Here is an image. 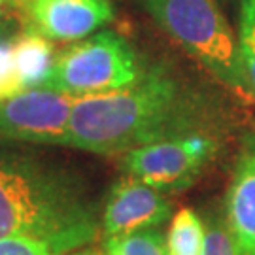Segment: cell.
Returning a JSON list of instances; mask_svg holds the SVG:
<instances>
[{
	"label": "cell",
	"instance_id": "cell-1",
	"mask_svg": "<svg viewBox=\"0 0 255 255\" xmlns=\"http://www.w3.org/2000/svg\"><path fill=\"white\" fill-rule=\"evenodd\" d=\"M191 101L164 68L146 70L118 91L78 97L64 146L101 155H123L163 138L193 132Z\"/></svg>",
	"mask_w": 255,
	"mask_h": 255
},
{
	"label": "cell",
	"instance_id": "cell-2",
	"mask_svg": "<svg viewBox=\"0 0 255 255\" xmlns=\"http://www.w3.org/2000/svg\"><path fill=\"white\" fill-rule=\"evenodd\" d=\"M97 235V208L72 174L0 149V238H38L57 255L87 246Z\"/></svg>",
	"mask_w": 255,
	"mask_h": 255
},
{
	"label": "cell",
	"instance_id": "cell-3",
	"mask_svg": "<svg viewBox=\"0 0 255 255\" xmlns=\"http://www.w3.org/2000/svg\"><path fill=\"white\" fill-rule=\"evenodd\" d=\"M142 4L155 23L219 82L246 91L238 38L216 0H142Z\"/></svg>",
	"mask_w": 255,
	"mask_h": 255
},
{
	"label": "cell",
	"instance_id": "cell-4",
	"mask_svg": "<svg viewBox=\"0 0 255 255\" xmlns=\"http://www.w3.org/2000/svg\"><path fill=\"white\" fill-rule=\"evenodd\" d=\"M144 72L125 38L114 30H101L57 53L46 87L78 99L128 87Z\"/></svg>",
	"mask_w": 255,
	"mask_h": 255
},
{
	"label": "cell",
	"instance_id": "cell-5",
	"mask_svg": "<svg viewBox=\"0 0 255 255\" xmlns=\"http://www.w3.org/2000/svg\"><path fill=\"white\" fill-rule=\"evenodd\" d=\"M218 151V142L202 132L163 138L123 153L121 168L163 193L185 191Z\"/></svg>",
	"mask_w": 255,
	"mask_h": 255
},
{
	"label": "cell",
	"instance_id": "cell-6",
	"mask_svg": "<svg viewBox=\"0 0 255 255\" xmlns=\"http://www.w3.org/2000/svg\"><path fill=\"white\" fill-rule=\"evenodd\" d=\"M76 97L38 87L0 102V138L64 146Z\"/></svg>",
	"mask_w": 255,
	"mask_h": 255
},
{
	"label": "cell",
	"instance_id": "cell-7",
	"mask_svg": "<svg viewBox=\"0 0 255 255\" xmlns=\"http://www.w3.org/2000/svg\"><path fill=\"white\" fill-rule=\"evenodd\" d=\"M27 27L51 42H80L116 17L112 0H27Z\"/></svg>",
	"mask_w": 255,
	"mask_h": 255
},
{
	"label": "cell",
	"instance_id": "cell-8",
	"mask_svg": "<svg viewBox=\"0 0 255 255\" xmlns=\"http://www.w3.org/2000/svg\"><path fill=\"white\" fill-rule=\"evenodd\" d=\"M172 216L166 195L134 176H123L112 185L102 212V231L106 237L155 229Z\"/></svg>",
	"mask_w": 255,
	"mask_h": 255
},
{
	"label": "cell",
	"instance_id": "cell-9",
	"mask_svg": "<svg viewBox=\"0 0 255 255\" xmlns=\"http://www.w3.org/2000/svg\"><path fill=\"white\" fill-rule=\"evenodd\" d=\"M235 255H255V136L238 155L225 202Z\"/></svg>",
	"mask_w": 255,
	"mask_h": 255
},
{
	"label": "cell",
	"instance_id": "cell-10",
	"mask_svg": "<svg viewBox=\"0 0 255 255\" xmlns=\"http://www.w3.org/2000/svg\"><path fill=\"white\" fill-rule=\"evenodd\" d=\"M55 57L51 40L32 28L27 27L13 38L9 47V68L19 93L46 87L53 72Z\"/></svg>",
	"mask_w": 255,
	"mask_h": 255
},
{
	"label": "cell",
	"instance_id": "cell-11",
	"mask_svg": "<svg viewBox=\"0 0 255 255\" xmlns=\"http://www.w3.org/2000/svg\"><path fill=\"white\" fill-rule=\"evenodd\" d=\"M206 225L191 208L180 210L166 235V255H204Z\"/></svg>",
	"mask_w": 255,
	"mask_h": 255
},
{
	"label": "cell",
	"instance_id": "cell-12",
	"mask_svg": "<svg viewBox=\"0 0 255 255\" xmlns=\"http://www.w3.org/2000/svg\"><path fill=\"white\" fill-rule=\"evenodd\" d=\"M237 38L244 89L255 97V0H240Z\"/></svg>",
	"mask_w": 255,
	"mask_h": 255
},
{
	"label": "cell",
	"instance_id": "cell-13",
	"mask_svg": "<svg viewBox=\"0 0 255 255\" xmlns=\"http://www.w3.org/2000/svg\"><path fill=\"white\" fill-rule=\"evenodd\" d=\"M106 255H166V238L157 229H144L127 235L108 237L104 242Z\"/></svg>",
	"mask_w": 255,
	"mask_h": 255
},
{
	"label": "cell",
	"instance_id": "cell-14",
	"mask_svg": "<svg viewBox=\"0 0 255 255\" xmlns=\"http://www.w3.org/2000/svg\"><path fill=\"white\" fill-rule=\"evenodd\" d=\"M0 255H55L46 242L30 237H2Z\"/></svg>",
	"mask_w": 255,
	"mask_h": 255
},
{
	"label": "cell",
	"instance_id": "cell-15",
	"mask_svg": "<svg viewBox=\"0 0 255 255\" xmlns=\"http://www.w3.org/2000/svg\"><path fill=\"white\" fill-rule=\"evenodd\" d=\"M11 40H13V38H11ZM11 40L6 36V32H4V30H0V66H2L4 61L8 59L9 47H11Z\"/></svg>",
	"mask_w": 255,
	"mask_h": 255
},
{
	"label": "cell",
	"instance_id": "cell-16",
	"mask_svg": "<svg viewBox=\"0 0 255 255\" xmlns=\"http://www.w3.org/2000/svg\"><path fill=\"white\" fill-rule=\"evenodd\" d=\"M8 4H11V6H17V8H23V6L27 4V0H8Z\"/></svg>",
	"mask_w": 255,
	"mask_h": 255
},
{
	"label": "cell",
	"instance_id": "cell-17",
	"mask_svg": "<svg viewBox=\"0 0 255 255\" xmlns=\"http://www.w3.org/2000/svg\"><path fill=\"white\" fill-rule=\"evenodd\" d=\"M68 255H97V254H93V252H78V254H68Z\"/></svg>",
	"mask_w": 255,
	"mask_h": 255
},
{
	"label": "cell",
	"instance_id": "cell-18",
	"mask_svg": "<svg viewBox=\"0 0 255 255\" xmlns=\"http://www.w3.org/2000/svg\"><path fill=\"white\" fill-rule=\"evenodd\" d=\"M6 4H8V0H0V13L4 11V6H6Z\"/></svg>",
	"mask_w": 255,
	"mask_h": 255
}]
</instances>
